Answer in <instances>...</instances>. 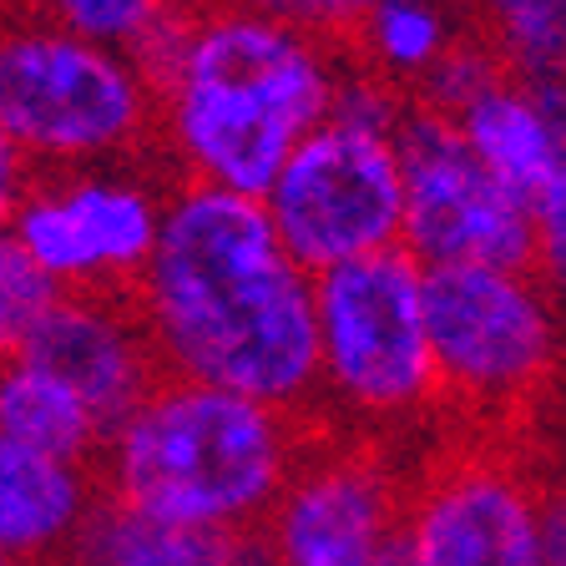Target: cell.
<instances>
[{"instance_id": "44dd1931", "label": "cell", "mask_w": 566, "mask_h": 566, "mask_svg": "<svg viewBox=\"0 0 566 566\" xmlns=\"http://www.w3.org/2000/svg\"><path fill=\"white\" fill-rule=\"evenodd\" d=\"M501 76H506V66L495 61V51L485 46L481 35H455L446 56L420 76L415 102L440 112V117H455V112H465L481 92H491Z\"/></svg>"}, {"instance_id": "8fae6325", "label": "cell", "mask_w": 566, "mask_h": 566, "mask_svg": "<svg viewBox=\"0 0 566 566\" xmlns=\"http://www.w3.org/2000/svg\"><path fill=\"white\" fill-rule=\"evenodd\" d=\"M410 566H542V495L501 460H460L400 516Z\"/></svg>"}, {"instance_id": "2e32d148", "label": "cell", "mask_w": 566, "mask_h": 566, "mask_svg": "<svg viewBox=\"0 0 566 566\" xmlns=\"http://www.w3.org/2000/svg\"><path fill=\"white\" fill-rule=\"evenodd\" d=\"M238 536L182 531L163 521L132 516L122 506H96L66 562L71 566H233Z\"/></svg>"}, {"instance_id": "ba28073f", "label": "cell", "mask_w": 566, "mask_h": 566, "mask_svg": "<svg viewBox=\"0 0 566 566\" xmlns=\"http://www.w3.org/2000/svg\"><path fill=\"white\" fill-rule=\"evenodd\" d=\"M167 192L122 167H61L31 177L11 238L61 294H122L132 298L153 259Z\"/></svg>"}, {"instance_id": "f546056e", "label": "cell", "mask_w": 566, "mask_h": 566, "mask_svg": "<svg viewBox=\"0 0 566 566\" xmlns=\"http://www.w3.org/2000/svg\"><path fill=\"white\" fill-rule=\"evenodd\" d=\"M446 6H471V0H446Z\"/></svg>"}, {"instance_id": "4316f807", "label": "cell", "mask_w": 566, "mask_h": 566, "mask_svg": "<svg viewBox=\"0 0 566 566\" xmlns=\"http://www.w3.org/2000/svg\"><path fill=\"white\" fill-rule=\"evenodd\" d=\"M233 566H269V556H263L259 536H238V552H233Z\"/></svg>"}, {"instance_id": "d4e9b609", "label": "cell", "mask_w": 566, "mask_h": 566, "mask_svg": "<svg viewBox=\"0 0 566 566\" xmlns=\"http://www.w3.org/2000/svg\"><path fill=\"white\" fill-rule=\"evenodd\" d=\"M536 106H542V122L552 132V147H556V163L566 167V76H546V82H526Z\"/></svg>"}, {"instance_id": "83f0119b", "label": "cell", "mask_w": 566, "mask_h": 566, "mask_svg": "<svg viewBox=\"0 0 566 566\" xmlns=\"http://www.w3.org/2000/svg\"><path fill=\"white\" fill-rule=\"evenodd\" d=\"M379 566H410V556H405V546H395V552H389Z\"/></svg>"}, {"instance_id": "ffe728a7", "label": "cell", "mask_w": 566, "mask_h": 566, "mask_svg": "<svg viewBox=\"0 0 566 566\" xmlns=\"http://www.w3.org/2000/svg\"><path fill=\"white\" fill-rule=\"evenodd\" d=\"M56 294L61 289L25 259V248L11 238V228H0V359L25 349L31 329L56 304Z\"/></svg>"}, {"instance_id": "5bb4252c", "label": "cell", "mask_w": 566, "mask_h": 566, "mask_svg": "<svg viewBox=\"0 0 566 566\" xmlns=\"http://www.w3.org/2000/svg\"><path fill=\"white\" fill-rule=\"evenodd\" d=\"M455 132L471 147V157L501 182L506 192H516L521 202H531L546 188V177L556 172V147L552 132L542 122V106L531 96L526 82L501 76L491 92H481L465 112H455Z\"/></svg>"}, {"instance_id": "cb8c5ba5", "label": "cell", "mask_w": 566, "mask_h": 566, "mask_svg": "<svg viewBox=\"0 0 566 566\" xmlns=\"http://www.w3.org/2000/svg\"><path fill=\"white\" fill-rule=\"evenodd\" d=\"M31 177H35V167L15 153L11 142L0 137V228H11L15 208H21L25 188H31Z\"/></svg>"}, {"instance_id": "7a4b0ae2", "label": "cell", "mask_w": 566, "mask_h": 566, "mask_svg": "<svg viewBox=\"0 0 566 566\" xmlns=\"http://www.w3.org/2000/svg\"><path fill=\"white\" fill-rule=\"evenodd\" d=\"M339 61L329 41L269 11L192 15L167 82L157 127L188 182L263 198L283 157L329 117Z\"/></svg>"}, {"instance_id": "4fadbf2b", "label": "cell", "mask_w": 566, "mask_h": 566, "mask_svg": "<svg viewBox=\"0 0 566 566\" xmlns=\"http://www.w3.org/2000/svg\"><path fill=\"white\" fill-rule=\"evenodd\" d=\"M96 506L102 501L86 465L0 436V556L11 566H46L71 556Z\"/></svg>"}, {"instance_id": "277c9868", "label": "cell", "mask_w": 566, "mask_h": 566, "mask_svg": "<svg viewBox=\"0 0 566 566\" xmlns=\"http://www.w3.org/2000/svg\"><path fill=\"white\" fill-rule=\"evenodd\" d=\"M157 127V92L127 51L92 46L31 11L0 21V137L25 163L102 167Z\"/></svg>"}, {"instance_id": "f1b7e54d", "label": "cell", "mask_w": 566, "mask_h": 566, "mask_svg": "<svg viewBox=\"0 0 566 566\" xmlns=\"http://www.w3.org/2000/svg\"><path fill=\"white\" fill-rule=\"evenodd\" d=\"M556 495H562V501H566V450H562V491H556Z\"/></svg>"}, {"instance_id": "9c48e42d", "label": "cell", "mask_w": 566, "mask_h": 566, "mask_svg": "<svg viewBox=\"0 0 566 566\" xmlns=\"http://www.w3.org/2000/svg\"><path fill=\"white\" fill-rule=\"evenodd\" d=\"M395 157L405 188L400 248L420 269H531V202L506 192L475 163L455 122L420 102H405Z\"/></svg>"}, {"instance_id": "4dcf8cb0", "label": "cell", "mask_w": 566, "mask_h": 566, "mask_svg": "<svg viewBox=\"0 0 566 566\" xmlns=\"http://www.w3.org/2000/svg\"><path fill=\"white\" fill-rule=\"evenodd\" d=\"M0 566H11V562H6V556H0Z\"/></svg>"}, {"instance_id": "9a60e30c", "label": "cell", "mask_w": 566, "mask_h": 566, "mask_svg": "<svg viewBox=\"0 0 566 566\" xmlns=\"http://www.w3.org/2000/svg\"><path fill=\"white\" fill-rule=\"evenodd\" d=\"M0 436L71 465H92L106 446L102 420L25 354L0 359Z\"/></svg>"}, {"instance_id": "30bf717a", "label": "cell", "mask_w": 566, "mask_h": 566, "mask_svg": "<svg viewBox=\"0 0 566 566\" xmlns=\"http://www.w3.org/2000/svg\"><path fill=\"white\" fill-rule=\"evenodd\" d=\"M395 485L359 450H318L294 460L263 516L269 566H379L400 546Z\"/></svg>"}, {"instance_id": "484cf974", "label": "cell", "mask_w": 566, "mask_h": 566, "mask_svg": "<svg viewBox=\"0 0 566 566\" xmlns=\"http://www.w3.org/2000/svg\"><path fill=\"white\" fill-rule=\"evenodd\" d=\"M542 566H566V501L542 495Z\"/></svg>"}, {"instance_id": "6da1fadb", "label": "cell", "mask_w": 566, "mask_h": 566, "mask_svg": "<svg viewBox=\"0 0 566 566\" xmlns=\"http://www.w3.org/2000/svg\"><path fill=\"white\" fill-rule=\"evenodd\" d=\"M132 308L167 379L233 389L283 415L318 400L314 273L283 253L259 198L202 182L167 192Z\"/></svg>"}, {"instance_id": "ac0fdd59", "label": "cell", "mask_w": 566, "mask_h": 566, "mask_svg": "<svg viewBox=\"0 0 566 566\" xmlns=\"http://www.w3.org/2000/svg\"><path fill=\"white\" fill-rule=\"evenodd\" d=\"M481 41L516 82L566 76V0H471Z\"/></svg>"}, {"instance_id": "3957f363", "label": "cell", "mask_w": 566, "mask_h": 566, "mask_svg": "<svg viewBox=\"0 0 566 566\" xmlns=\"http://www.w3.org/2000/svg\"><path fill=\"white\" fill-rule=\"evenodd\" d=\"M106 501L212 536L263 526L294 471V420L233 389L157 379L102 446Z\"/></svg>"}, {"instance_id": "603a6c76", "label": "cell", "mask_w": 566, "mask_h": 566, "mask_svg": "<svg viewBox=\"0 0 566 566\" xmlns=\"http://www.w3.org/2000/svg\"><path fill=\"white\" fill-rule=\"evenodd\" d=\"M369 6L375 0H273V15L294 21L298 31L318 35V41H339V35H354Z\"/></svg>"}, {"instance_id": "7c38bea8", "label": "cell", "mask_w": 566, "mask_h": 566, "mask_svg": "<svg viewBox=\"0 0 566 566\" xmlns=\"http://www.w3.org/2000/svg\"><path fill=\"white\" fill-rule=\"evenodd\" d=\"M21 354L56 375L102 430L127 420L132 405L163 379L137 308L122 294H56Z\"/></svg>"}, {"instance_id": "52a82bcc", "label": "cell", "mask_w": 566, "mask_h": 566, "mask_svg": "<svg viewBox=\"0 0 566 566\" xmlns=\"http://www.w3.org/2000/svg\"><path fill=\"white\" fill-rule=\"evenodd\" d=\"M259 208L304 273L400 248L405 188L395 137L324 117L283 157Z\"/></svg>"}, {"instance_id": "e0dca14e", "label": "cell", "mask_w": 566, "mask_h": 566, "mask_svg": "<svg viewBox=\"0 0 566 566\" xmlns=\"http://www.w3.org/2000/svg\"><path fill=\"white\" fill-rule=\"evenodd\" d=\"M455 35V6L446 0H375L365 21L354 25V41L369 61L365 71L389 86H420V76L446 56Z\"/></svg>"}, {"instance_id": "d6986e66", "label": "cell", "mask_w": 566, "mask_h": 566, "mask_svg": "<svg viewBox=\"0 0 566 566\" xmlns=\"http://www.w3.org/2000/svg\"><path fill=\"white\" fill-rule=\"evenodd\" d=\"M167 11H172V0H31L35 21L61 25L92 46L127 51V56Z\"/></svg>"}, {"instance_id": "8992f818", "label": "cell", "mask_w": 566, "mask_h": 566, "mask_svg": "<svg viewBox=\"0 0 566 566\" xmlns=\"http://www.w3.org/2000/svg\"><path fill=\"white\" fill-rule=\"evenodd\" d=\"M420 298L436 395L446 389L481 410H506L531 400L562 359V318L531 269H424Z\"/></svg>"}, {"instance_id": "7402d4cb", "label": "cell", "mask_w": 566, "mask_h": 566, "mask_svg": "<svg viewBox=\"0 0 566 566\" xmlns=\"http://www.w3.org/2000/svg\"><path fill=\"white\" fill-rule=\"evenodd\" d=\"M531 269L542 273L546 294L566 298V167L531 198Z\"/></svg>"}, {"instance_id": "5b68a950", "label": "cell", "mask_w": 566, "mask_h": 566, "mask_svg": "<svg viewBox=\"0 0 566 566\" xmlns=\"http://www.w3.org/2000/svg\"><path fill=\"white\" fill-rule=\"evenodd\" d=\"M424 269L405 248L314 273L318 395L359 420H410L436 395L424 339Z\"/></svg>"}]
</instances>
